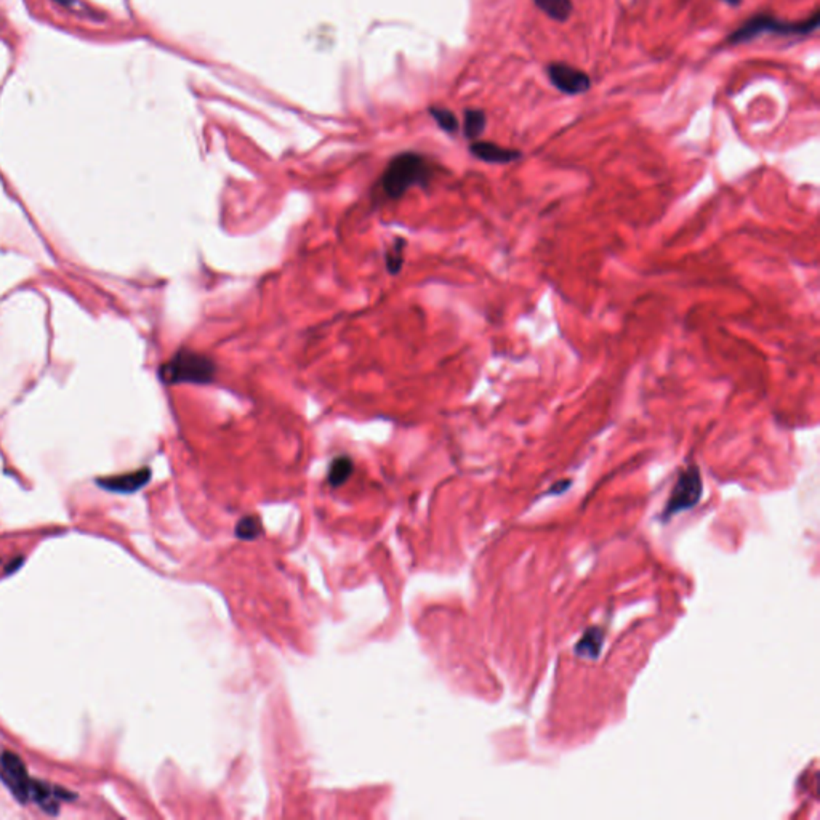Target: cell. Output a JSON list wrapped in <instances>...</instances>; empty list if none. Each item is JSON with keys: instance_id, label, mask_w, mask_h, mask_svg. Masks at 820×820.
<instances>
[{"instance_id": "obj_1", "label": "cell", "mask_w": 820, "mask_h": 820, "mask_svg": "<svg viewBox=\"0 0 820 820\" xmlns=\"http://www.w3.org/2000/svg\"><path fill=\"white\" fill-rule=\"evenodd\" d=\"M433 177V166L425 156L417 152H402L388 163L379 186L386 199L396 201L414 186H428Z\"/></svg>"}, {"instance_id": "obj_2", "label": "cell", "mask_w": 820, "mask_h": 820, "mask_svg": "<svg viewBox=\"0 0 820 820\" xmlns=\"http://www.w3.org/2000/svg\"><path fill=\"white\" fill-rule=\"evenodd\" d=\"M159 377L167 385H208L217 377V364L202 352L181 348L159 369Z\"/></svg>"}, {"instance_id": "obj_3", "label": "cell", "mask_w": 820, "mask_h": 820, "mask_svg": "<svg viewBox=\"0 0 820 820\" xmlns=\"http://www.w3.org/2000/svg\"><path fill=\"white\" fill-rule=\"evenodd\" d=\"M820 23L819 10L814 12L811 18L801 19V21H785V19L775 18L772 14H754L747 19L740 28L728 37V42L745 43L753 41L761 34H777V36H808L816 31Z\"/></svg>"}, {"instance_id": "obj_4", "label": "cell", "mask_w": 820, "mask_h": 820, "mask_svg": "<svg viewBox=\"0 0 820 820\" xmlns=\"http://www.w3.org/2000/svg\"><path fill=\"white\" fill-rule=\"evenodd\" d=\"M702 492L703 484L702 478H700V471L695 465H690L689 468L681 471V474L678 476L668 503L663 510V518L668 519L681 513V511L692 508V506L699 503Z\"/></svg>"}, {"instance_id": "obj_5", "label": "cell", "mask_w": 820, "mask_h": 820, "mask_svg": "<svg viewBox=\"0 0 820 820\" xmlns=\"http://www.w3.org/2000/svg\"><path fill=\"white\" fill-rule=\"evenodd\" d=\"M550 82L566 95H580L590 90L591 81L586 72L566 63H551L546 68Z\"/></svg>"}, {"instance_id": "obj_6", "label": "cell", "mask_w": 820, "mask_h": 820, "mask_svg": "<svg viewBox=\"0 0 820 820\" xmlns=\"http://www.w3.org/2000/svg\"><path fill=\"white\" fill-rule=\"evenodd\" d=\"M0 775L3 782L12 790V793L21 803L29 801V779L26 766L18 754L12 752H3L0 757Z\"/></svg>"}, {"instance_id": "obj_7", "label": "cell", "mask_w": 820, "mask_h": 820, "mask_svg": "<svg viewBox=\"0 0 820 820\" xmlns=\"http://www.w3.org/2000/svg\"><path fill=\"white\" fill-rule=\"evenodd\" d=\"M149 479H151V470L141 468L132 473H126L121 476H111V478L98 479L97 484L104 490L117 492V494H133V492L140 490L145 487Z\"/></svg>"}, {"instance_id": "obj_8", "label": "cell", "mask_w": 820, "mask_h": 820, "mask_svg": "<svg viewBox=\"0 0 820 820\" xmlns=\"http://www.w3.org/2000/svg\"><path fill=\"white\" fill-rule=\"evenodd\" d=\"M470 151L474 157H478V159H481V161L489 162V163H510V162L518 161V159H521V156H523L521 151L499 146V145H495V143H490V141L471 143Z\"/></svg>"}, {"instance_id": "obj_9", "label": "cell", "mask_w": 820, "mask_h": 820, "mask_svg": "<svg viewBox=\"0 0 820 820\" xmlns=\"http://www.w3.org/2000/svg\"><path fill=\"white\" fill-rule=\"evenodd\" d=\"M534 3L554 21L564 23L572 14V0H534Z\"/></svg>"}, {"instance_id": "obj_10", "label": "cell", "mask_w": 820, "mask_h": 820, "mask_svg": "<svg viewBox=\"0 0 820 820\" xmlns=\"http://www.w3.org/2000/svg\"><path fill=\"white\" fill-rule=\"evenodd\" d=\"M601 648H603V631L599 628H590L575 646V652L580 657L594 659L601 652Z\"/></svg>"}, {"instance_id": "obj_11", "label": "cell", "mask_w": 820, "mask_h": 820, "mask_svg": "<svg viewBox=\"0 0 820 820\" xmlns=\"http://www.w3.org/2000/svg\"><path fill=\"white\" fill-rule=\"evenodd\" d=\"M487 123L486 112L481 109H468L465 111V122H463V132L465 137L470 140H476L483 135Z\"/></svg>"}, {"instance_id": "obj_12", "label": "cell", "mask_w": 820, "mask_h": 820, "mask_svg": "<svg viewBox=\"0 0 820 820\" xmlns=\"http://www.w3.org/2000/svg\"><path fill=\"white\" fill-rule=\"evenodd\" d=\"M352 474V461L350 457H337L330 463L329 468V484L332 487H340L345 484Z\"/></svg>"}, {"instance_id": "obj_13", "label": "cell", "mask_w": 820, "mask_h": 820, "mask_svg": "<svg viewBox=\"0 0 820 820\" xmlns=\"http://www.w3.org/2000/svg\"><path fill=\"white\" fill-rule=\"evenodd\" d=\"M404 247H406V241L402 239V237H396L394 242H392V246L390 247V250L386 252V255H385L386 271L390 272L391 276L399 274L402 270V265H404Z\"/></svg>"}, {"instance_id": "obj_14", "label": "cell", "mask_w": 820, "mask_h": 820, "mask_svg": "<svg viewBox=\"0 0 820 820\" xmlns=\"http://www.w3.org/2000/svg\"><path fill=\"white\" fill-rule=\"evenodd\" d=\"M430 112H431V116H433L434 121L437 122V126H439L444 132L454 133L459 130V121H457L455 114L449 111V109L431 108Z\"/></svg>"}, {"instance_id": "obj_15", "label": "cell", "mask_w": 820, "mask_h": 820, "mask_svg": "<svg viewBox=\"0 0 820 820\" xmlns=\"http://www.w3.org/2000/svg\"><path fill=\"white\" fill-rule=\"evenodd\" d=\"M261 534V524L255 516H247L243 518L236 528V535H239L242 540H253Z\"/></svg>"}, {"instance_id": "obj_16", "label": "cell", "mask_w": 820, "mask_h": 820, "mask_svg": "<svg viewBox=\"0 0 820 820\" xmlns=\"http://www.w3.org/2000/svg\"><path fill=\"white\" fill-rule=\"evenodd\" d=\"M53 792H54V797H57V799H64V801H72V799H76V797H77L76 793H71V792H68V790L59 788V787H53Z\"/></svg>"}, {"instance_id": "obj_17", "label": "cell", "mask_w": 820, "mask_h": 820, "mask_svg": "<svg viewBox=\"0 0 820 820\" xmlns=\"http://www.w3.org/2000/svg\"><path fill=\"white\" fill-rule=\"evenodd\" d=\"M569 486H570V481H561V483L554 484L553 487H551L550 492H558V494H559V492H563V490L568 489Z\"/></svg>"}, {"instance_id": "obj_18", "label": "cell", "mask_w": 820, "mask_h": 820, "mask_svg": "<svg viewBox=\"0 0 820 820\" xmlns=\"http://www.w3.org/2000/svg\"><path fill=\"white\" fill-rule=\"evenodd\" d=\"M21 563H23V558H18V559L12 561V563H10L8 568H7V574L12 572V570H17L19 568V566H21Z\"/></svg>"}, {"instance_id": "obj_19", "label": "cell", "mask_w": 820, "mask_h": 820, "mask_svg": "<svg viewBox=\"0 0 820 820\" xmlns=\"http://www.w3.org/2000/svg\"><path fill=\"white\" fill-rule=\"evenodd\" d=\"M724 2L729 3V5H732V7H737V5H740V2H742V0H724Z\"/></svg>"}, {"instance_id": "obj_20", "label": "cell", "mask_w": 820, "mask_h": 820, "mask_svg": "<svg viewBox=\"0 0 820 820\" xmlns=\"http://www.w3.org/2000/svg\"><path fill=\"white\" fill-rule=\"evenodd\" d=\"M54 2L61 3V5H72L74 0H54Z\"/></svg>"}]
</instances>
